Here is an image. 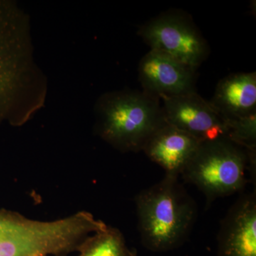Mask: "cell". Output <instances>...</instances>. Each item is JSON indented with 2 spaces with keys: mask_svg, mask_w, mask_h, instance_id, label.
Listing matches in <instances>:
<instances>
[{
  "mask_svg": "<svg viewBox=\"0 0 256 256\" xmlns=\"http://www.w3.org/2000/svg\"><path fill=\"white\" fill-rule=\"evenodd\" d=\"M218 256H256V194L244 195L228 210L218 235Z\"/></svg>",
  "mask_w": 256,
  "mask_h": 256,
  "instance_id": "9c48e42d",
  "label": "cell"
},
{
  "mask_svg": "<svg viewBox=\"0 0 256 256\" xmlns=\"http://www.w3.org/2000/svg\"><path fill=\"white\" fill-rule=\"evenodd\" d=\"M100 137L122 152L142 151L164 124L160 99L144 92H118L102 96L98 104Z\"/></svg>",
  "mask_w": 256,
  "mask_h": 256,
  "instance_id": "277c9868",
  "label": "cell"
},
{
  "mask_svg": "<svg viewBox=\"0 0 256 256\" xmlns=\"http://www.w3.org/2000/svg\"><path fill=\"white\" fill-rule=\"evenodd\" d=\"M138 228L143 246L153 252L181 246L196 220V204L178 176L165 174L136 198Z\"/></svg>",
  "mask_w": 256,
  "mask_h": 256,
  "instance_id": "7a4b0ae2",
  "label": "cell"
},
{
  "mask_svg": "<svg viewBox=\"0 0 256 256\" xmlns=\"http://www.w3.org/2000/svg\"><path fill=\"white\" fill-rule=\"evenodd\" d=\"M210 105L224 120L256 114V74H230L218 82Z\"/></svg>",
  "mask_w": 256,
  "mask_h": 256,
  "instance_id": "8fae6325",
  "label": "cell"
},
{
  "mask_svg": "<svg viewBox=\"0 0 256 256\" xmlns=\"http://www.w3.org/2000/svg\"><path fill=\"white\" fill-rule=\"evenodd\" d=\"M78 250L80 256H137L136 250L128 246L121 232L109 226L88 237Z\"/></svg>",
  "mask_w": 256,
  "mask_h": 256,
  "instance_id": "7c38bea8",
  "label": "cell"
},
{
  "mask_svg": "<svg viewBox=\"0 0 256 256\" xmlns=\"http://www.w3.org/2000/svg\"><path fill=\"white\" fill-rule=\"evenodd\" d=\"M196 69L170 56L150 50L139 64V80L143 92L164 98L196 92Z\"/></svg>",
  "mask_w": 256,
  "mask_h": 256,
  "instance_id": "ba28073f",
  "label": "cell"
},
{
  "mask_svg": "<svg viewBox=\"0 0 256 256\" xmlns=\"http://www.w3.org/2000/svg\"><path fill=\"white\" fill-rule=\"evenodd\" d=\"M107 226L87 212L53 222L0 213V256L65 254L78 249L88 237Z\"/></svg>",
  "mask_w": 256,
  "mask_h": 256,
  "instance_id": "3957f363",
  "label": "cell"
},
{
  "mask_svg": "<svg viewBox=\"0 0 256 256\" xmlns=\"http://www.w3.org/2000/svg\"><path fill=\"white\" fill-rule=\"evenodd\" d=\"M151 50L197 69L210 53L208 44L191 16L171 10L149 20L138 31Z\"/></svg>",
  "mask_w": 256,
  "mask_h": 256,
  "instance_id": "8992f818",
  "label": "cell"
},
{
  "mask_svg": "<svg viewBox=\"0 0 256 256\" xmlns=\"http://www.w3.org/2000/svg\"><path fill=\"white\" fill-rule=\"evenodd\" d=\"M162 110L165 122L188 133L201 142L227 138L225 121L210 101L196 92L164 98Z\"/></svg>",
  "mask_w": 256,
  "mask_h": 256,
  "instance_id": "52a82bcc",
  "label": "cell"
},
{
  "mask_svg": "<svg viewBox=\"0 0 256 256\" xmlns=\"http://www.w3.org/2000/svg\"><path fill=\"white\" fill-rule=\"evenodd\" d=\"M256 153L226 138L202 142L182 175L203 192L210 204L245 186L247 172L256 174Z\"/></svg>",
  "mask_w": 256,
  "mask_h": 256,
  "instance_id": "5b68a950",
  "label": "cell"
},
{
  "mask_svg": "<svg viewBox=\"0 0 256 256\" xmlns=\"http://www.w3.org/2000/svg\"><path fill=\"white\" fill-rule=\"evenodd\" d=\"M28 15L0 0V126H22L44 105L47 82L34 57Z\"/></svg>",
  "mask_w": 256,
  "mask_h": 256,
  "instance_id": "6da1fadb",
  "label": "cell"
},
{
  "mask_svg": "<svg viewBox=\"0 0 256 256\" xmlns=\"http://www.w3.org/2000/svg\"><path fill=\"white\" fill-rule=\"evenodd\" d=\"M224 121L228 139L247 150H256V114Z\"/></svg>",
  "mask_w": 256,
  "mask_h": 256,
  "instance_id": "4fadbf2b",
  "label": "cell"
},
{
  "mask_svg": "<svg viewBox=\"0 0 256 256\" xmlns=\"http://www.w3.org/2000/svg\"><path fill=\"white\" fill-rule=\"evenodd\" d=\"M202 142L188 133L164 122L153 133L142 151L159 164L166 174H182L196 154Z\"/></svg>",
  "mask_w": 256,
  "mask_h": 256,
  "instance_id": "30bf717a",
  "label": "cell"
}]
</instances>
